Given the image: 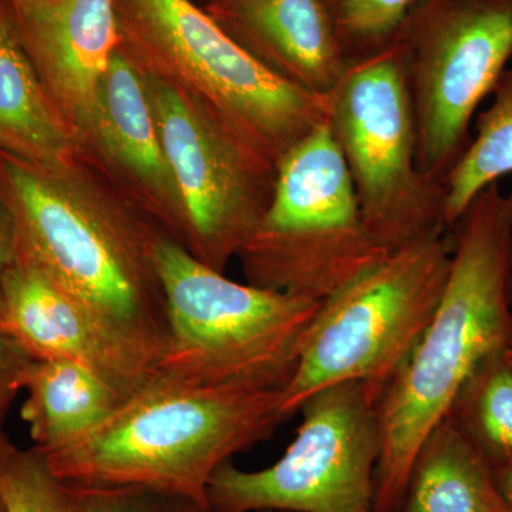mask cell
Returning <instances> with one entry per match:
<instances>
[{
  "mask_svg": "<svg viewBox=\"0 0 512 512\" xmlns=\"http://www.w3.org/2000/svg\"><path fill=\"white\" fill-rule=\"evenodd\" d=\"M0 201L16 248L156 370L168 343L157 269L164 228L84 151L60 165L0 153Z\"/></svg>",
  "mask_w": 512,
  "mask_h": 512,
  "instance_id": "cell-1",
  "label": "cell"
},
{
  "mask_svg": "<svg viewBox=\"0 0 512 512\" xmlns=\"http://www.w3.org/2000/svg\"><path fill=\"white\" fill-rule=\"evenodd\" d=\"M437 311L376 410L382 451L373 512H399L414 458L477 367L512 349V192L485 188L453 227Z\"/></svg>",
  "mask_w": 512,
  "mask_h": 512,
  "instance_id": "cell-2",
  "label": "cell"
},
{
  "mask_svg": "<svg viewBox=\"0 0 512 512\" xmlns=\"http://www.w3.org/2000/svg\"><path fill=\"white\" fill-rule=\"evenodd\" d=\"M284 421L279 389L153 379L92 433L43 456L66 484L141 485L208 508L215 471Z\"/></svg>",
  "mask_w": 512,
  "mask_h": 512,
  "instance_id": "cell-3",
  "label": "cell"
},
{
  "mask_svg": "<svg viewBox=\"0 0 512 512\" xmlns=\"http://www.w3.org/2000/svg\"><path fill=\"white\" fill-rule=\"evenodd\" d=\"M168 343L154 379L284 390L320 303L231 281L170 237L158 245Z\"/></svg>",
  "mask_w": 512,
  "mask_h": 512,
  "instance_id": "cell-4",
  "label": "cell"
},
{
  "mask_svg": "<svg viewBox=\"0 0 512 512\" xmlns=\"http://www.w3.org/2000/svg\"><path fill=\"white\" fill-rule=\"evenodd\" d=\"M121 43L278 164L328 119V99L269 72L192 0H116Z\"/></svg>",
  "mask_w": 512,
  "mask_h": 512,
  "instance_id": "cell-5",
  "label": "cell"
},
{
  "mask_svg": "<svg viewBox=\"0 0 512 512\" xmlns=\"http://www.w3.org/2000/svg\"><path fill=\"white\" fill-rule=\"evenodd\" d=\"M436 229L390 252L320 303L291 382L285 420L312 394L346 382L365 384L376 403L412 355L446 288L451 241Z\"/></svg>",
  "mask_w": 512,
  "mask_h": 512,
  "instance_id": "cell-6",
  "label": "cell"
},
{
  "mask_svg": "<svg viewBox=\"0 0 512 512\" xmlns=\"http://www.w3.org/2000/svg\"><path fill=\"white\" fill-rule=\"evenodd\" d=\"M389 254L323 123L279 161L271 205L237 258L248 284L322 302Z\"/></svg>",
  "mask_w": 512,
  "mask_h": 512,
  "instance_id": "cell-7",
  "label": "cell"
},
{
  "mask_svg": "<svg viewBox=\"0 0 512 512\" xmlns=\"http://www.w3.org/2000/svg\"><path fill=\"white\" fill-rule=\"evenodd\" d=\"M326 124L367 227L387 251L446 229L443 187L417 165L416 120L396 43L350 64L328 96Z\"/></svg>",
  "mask_w": 512,
  "mask_h": 512,
  "instance_id": "cell-8",
  "label": "cell"
},
{
  "mask_svg": "<svg viewBox=\"0 0 512 512\" xmlns=\"http://www.w3.org/2000/svg\"><path fill=\"white\" fill-rule=\"evenodd\" d=\"M412 97L420 173L443 187L470 124L512 57V0H423L396 42Z\"/></svg>",
  "mask_w": 512,
  "mask_h": 512,
  "instance_id": "cell-9",
  "label": "cell"
},
{
  "mask_svg": "<svg viewBox=\"0 0 512 512\" xmlns=\"http://www.w3.org/2000/svg\"><path fill=\"white\" fill-rule=\"evenodd\" d=\"M376 406L359 382L312 394L299 409L295 440L274 466L245 471L229 460L215 471L210 512H373L382 451Z\"/></svg>",
  "mask_w": 512,
  "mask_h": 512,
  "instance_id": "cell-10",
  "label": "cell"
},
{
  "mask_svg": "<svg viewBox=\"0 0 512 512\" xmlns=\"http://www.w3.org/2000/svg\"><path fill=\"white\" fill-rule=\"evenodd\" d=\"M144 77L183 210V247L225 272L271 205L278 164L200 101Z\"/></svg>",
  "mask_w": 512,
  "mask_h": 512,
  "instance_id": "cell-11",
  "label": "cell"
},
{
  "mask_svg": "<svg viewBox=\"0 0 512 512\" xmlns=\"http://www.w3.org/2000/svg\"><path fill=\"white\" fill-rule=\"evenodd\" d=\"M83 151L183 247L184 221L143 69L120 43L97 89Z\"/></svg>",
  "mask_w": 512,
  "mask_h": 512,
  "instance_id": "cell-12",
  "label": "cell"
},
{
  "mask_svg": "<svg viewBox=\"0 0 512 512\" xmlns=\"http://www.w3.org/2000/svg\"><path fill=\"white\" fill-rule=\"evenodd\" d=\"M0 325L36 360H72L126 399L156 376L154 367L114 338L82 302L16 248L3 279Z\"/></svg>",
  "mask_w": 512,
  "mask_h": 512,
  "instance_id": "cell-13",
  "label": "cell"
},
{
  "mask_svg": "<svg viewBox=\"0 0 512 512\" xmlns=\"http://www.w3.org/2000/svg\"><path fill=\"white\" fill-rule=\"evenodd\" d=\"M10 22L57 106L79 134L121 43L116 0H3Z\"/></svg>",
  "mask_w": 512,
  "mask_h": 512,
  "instance_id": "cell-14",
  "label": "cell"
},
{
  "mask_svg": "<svg viewBox=\"0 0 512 512\" xmlns=\"http://www.w3.org/2000/svg\"><path fill=\"white\" fill-rule=\"evenodd\" d=\"M202 9L269 72L328 99L348 72L326 0H207Z\"/></svg>",
  "mask_w": 512,
  "mask_h": 512,
  "instance_id": "cell-15",
  "label": "cell"
},
{
  "mask_svg": "<svg viewBox=\"0 0 512 512\" xmlns=\"http://www.w3.org/2000/svg\"><path fill=\"white\" fill-rule=\"evenodd\" d=\"M82 151L79 134L47 90L0 0V153L60 165Z\"/></svg>",
  "mask_w": 512,
  "mask_h": 512,
  "instance_id": "cell-16",
  "label": "cell"
},
{
  "mask_svg": "<svg viewBox=\"0 0 512 512\" xmlns=\"http://www.w3.org/2000/svg\"><path fill=\"white\" fill-rule=\"evenodd\" d=\"M399 512H511L488 457L450 416L414 458Z\"/></svg>",
  "mask_w": 512,
  "mask_h": 512,
  "instance_id": "cell-17",
  "label": "cell"
},
{
  "mask_svg": "<svg viewBox=\"0 0 512 512\" xmlns=\"http://www.w3.org/2000/svg\"><path fill=\"white\" fill-rule=\"evenodd\" d=\"M23 390L28 399L22 417L43 454L92 433L127 402L107 380L72 360H35Z\"/></svg>",
  "mask_w": 512,
  "mask_h": 512,
  "instance_id": "cell-18",
  "label": "cell"
},
{
  "mask_svg": "<svg viewBox=\"0 0 512 512\" xmlns=\"http://www.w3.org/2000/svg\"><path fill=\"white\" fill-rule=\"evenodd\" d=\"M491 94L493 103L478 116L476 136L443 184L447 231L481 191L512 174V69L504 70Z\"/></svg>",
  "mask_w": 512,
  "mask_h": 512,
  "instance_id": "cell-19",
  "label": "cell"
},
{
  "mask_svg": "<svg viewBox=\"0 0 512 512\" xmlns=\"http://www.w3.org/2000/svg\"><path fill=\"white\" fill-rule=\"evenodd\" d=\"M491 464L512 458V359L488 357L460 390L450 413Z\"/></svg>",
  "mask_w": 512,
  "mask_h": 512,
  "instance_id": "cell-20",
  "label": "cell"
},
{
  "mask_svg": "<svg viewBox=\"0 0 512 512\" xmlns=\"http://www.w3.org/2000/svg\"><path fill=\"white\" fill-rule=\"evenodd\" d=\"M423 0H326L349 64L389 49Z\"/></svg>",
  "mask_w": 512,
  "mask_h": 512,
  "instance_id": "cell-21",
  "label": "cell"
},
{
  "mask_svg": "<svg viewBox=\"0 0 512 512\" xmlns=\"http://www.w3.org/2000/svg\"><path fill=\"white\" fill-rule=\"evenodd\" d=\"M0 494L9 512H73L69 487L36 447L16 448L0 466Z\"/></svg>",
  "mask_w": 512,
  "mask_h": 512,
  "instance_id": "cell-22",
  "label": "cell"
},
{
  "mask_svg": "<svg viewBox=\"0 0 512 512\" xmlns=\"http://www.w3.org/2000/svg\"><path fill=\"white\" fill-rule=\"evenodd\" d=\"M67 487L73 512H210L194 498L141 485Z\"/></svg>",
  "mask_w": 512,
  "mask_h": 512,
  "instance_id": "cell-23",
  "label": "cell"
},
{
  "mask_svg": "<svg viewBox=\"0 0 512 512\" xmlns=\"http://www.w3.org/2000/svg\"><path fill=\"white\" fill-rule=\"evenodd\" d=\"M35 357L0 325V421L25 387Z\"/></svg>",
  "mask_w": 512,
  "mask_h": 512,
  "instance_id": "cell-24",
  "label": "cell"
},
{
  "mask_svg": "<svg viewBox=\"0 0 512 512\" xmlns=\"http://www.w3.org/2000/svg\"><path fill=\"white\" fill-rule=\"evenodd\" d=\"M16 254V234L12 218L0 201V305H2L3 279Z\"/></svg>",
  "mask_w": 512,
  "mask_h": 512,
  "instance_id": "cell-25",
  "label": "cell"
},
{
  "mask_svg": "<svg viewBox=\"0 0 512 512\" xmlns=\"http://www.w3.org/2000/svg\"><path fill=\"white\" fill-rule=\"evenodd\" d=\"M494 477L505 504L512 511V458L504 463L494 464Z\"/></svg>",
  "mask_w": 512,
  "mask_h": 512,
  "instance_id": "cell-26",
  "label": "cell"
},
{
  "mask_svg": "<svg viewBox=\"0 0 512 512\" xmlns=\"http://www.w3.org/2000/svg\"><path fill=\"white\" fill-rule=\"evenodd\" d=\"M15 451L16 447L10 443L8 436H6L5 431L2 429V421H0V466H2Z\"/></svg>",
  "mask_w": 512,
  "mask_h": 512,
  "instance_id": "cell-27",
  "label": "cell"
},
{
  "mask_svg": "<svg viewBox=\"0 0 512 512\" xmlns=\"http://www.w3.org/2000/svg\"><path fill=\"white\" fill-rule=\"evenodd\" d=\"M0 512H9L8 505L3 500L2 494H0Z\"/></svg>",
  "mask_w": 512,
  "mask_h": 512,
  "instance_id": "cell-28",
  "label": "cell"
},
{
  "mask_svg": "<svg viewBox=\"0 0 512 512\" xmlns=\"http://www.w3.org/2000/svg\"><path fill=\"white\" fill-rule=\"evenodd\" d=\"M261 512H289V511H261Z\"/></svg>",
  "mask_w": 512,
  "mask_h": 512,
  "instance_id": "cell-29",
  "label": "cell"
},
{
  "mask_svg": "<svg viewBox=\"0 0 512 512\" xmlns=\"http://www.w3.org/2000/svg\"><path fill=\"white\" fill-rule=\"evenodd\" d=\"M508 355H510V357L512 359V349L510 350V352H508Z\"/></svg>",
  "mask_w": 512,
  "mask_h": 512,
  "instance_id": "cell-30",
  "label": "cell"
},
{
  "mask_svg": "<svg viewBox=\"0 0 512 512\" xmlns=\"http://www.w3.org/2000/svg\"><path fill=\"white\" fill-rule=\"evenodd\" d=\"M512 512V511H511Z\"/></svg>",
  "mask_w": 512,
  "mask_h": 512,
  "instance_id": "cell-31",
  "label": "cell"
}]
</instances>
